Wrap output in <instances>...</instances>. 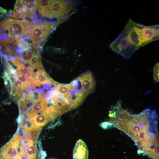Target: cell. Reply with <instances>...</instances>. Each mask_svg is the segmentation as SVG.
Returning a JSON list of instances; mask_svg holds the SVG:
<instances>
[{
    "instance_id": "15",
    "label": "cell",
    "mask_w": 159,
    "mask_h": 159,
    "mask_svg": "<svg viewBox=\"0 0 159 159\" xmlns=\"http://www.w3.org/2000/svg\"><path fill=\"white\" fill-rule=\"evenodd\" d=\"M7 10L4 9L2 7H0V21L6 19V17L8 15L7 12Z\"/></svg>"
},
{
    "instance_id": "14",
    "label": "cell",
    "mask_w": 159,
    "mask_h": 159,
    "mask_svg": "<svg viewBox=\"0 0 159 159\" xmlns=\"http://www.w3.org/2000/svg\"><path fill=\"white\" fill-rule=\"evenodd\" d=\"M153 77L155 80L159 82V63L156 64L153 69Z\"/></svg>"
},
{
    "instance_id": "1",
    "label": "cell",
    "mask_w": 159,
    "mask_h": 159,
    "mask_svg": "<svg viewBox=\"0 0 159 159\" xmlns=\"http://www.w3.org/2000/svg\"><path fill=\"white\" fill-rule=\"evenodd\" d=\"M112 126L124 132L134 140L139 154H148L159 149L158 115L147 109L138 114H131L122 107L119 101L110 110Z\"/></svg>"
},
{
    "instance_id": "3",
    "label": "cell",
    "mask_w": 159,
    "mask_h": 159,
    "mask_svg": "<svg viewBox=\"0 0 159 159\" xmlns=\"http://www.w3.org/2000/svg\"><path fill=\"white\" fill-rule=\"evenodd\" d=\"M37 11L41 17L60 19L73 8L72 1L63 0H37Z\"/></svg>"
},
{
    "instance_id": "4",
    "label": "cell",
    "mask_w": 159,
    "mask_h": 159,
    "mask_svg": "<svg viewBox=\"0 0 159 159\" xmlns=\"http://www.w3.org/2000/svg\"><path fill=\"white\" fill-rule=\"evenodd\" d=\"M33 22L26 19L9 18L0 23L1 36L14 42L27 35Z\"/></svg>"
},
{
    "instance_id": "2",
    "label": "cell",
    "mask_w": 159,
    "mask_h": 159,
    "mask_svg": "<svg viewBox=\"0 0 159 159\" xmlns=\"http://www.w3.org/2000/svg\"><path fill=\"white\" fill-rule=\"evenodd\" d=\"M159 38V25L144 26L128 20L124 30L110 47L125 58H130L140 47Z\"/></svg>"
},
{
    "instance_id": "16",
    "label": "cell",
    "mask_w": 159,
    "mask_h": 159,
    "mask_svg": "<svg viewBox=\"0 0 159 159\" xmlns=\"http://www.w3.org/2000/svg\"><path fill=\"white\" fill-rule=\"evenodd\" d=\"M100 126H101L103 128L106 129L110 128L112 125L111 123L110 122H106L101 123L100 124Z\"/></svg>"
},
{
    "instance_id": "7",
    "label": "cell",
    "mask_w": 159,
    "mask_h": 159,
    "mask_svg": "<svg viewBox=\"0 0 159 159\" xmlns=\"http://www.w3.org/2000/svg\"><path fill=\"white\" fill-rule=\"evenodd\" d=\"M82 85L81 92L86 97L95 88V83L92 73L89 71L85 72L76 79Z\"/></svg>"
},
{
    "instance_id": "9",
    "label": "cell",
    "mask_w": 159,
    "mask_h": 159,
    "mask_svg": "<svg viewBox=\"0 0 159 159\" xmlns=\"http://www.w3.org/2000/svg\"><path fill=\"white\" fill-rule=\"evenodd\" d=\"M88 150L85 143L81 139L77 142L73 152V159H88Z\"/></svg>"
},
{
    "instance_id": "12",
    "label": "cell",
    "mask_w": 159,
    "mask_h": 159,
    "mask_svg": "<svg viewBox=\"0 0 159 159\" xmlns=\"http://www.w3.org/2000/svg\"><path fill=\"white\" fill-rule=\"evenodd\" d=\"M17 41L18 48L21 52L28 49L31 47L32 45L23 38Z\"/></svg>"
},
{
    "instance_id": "5",
    "label": "cell",
    "mask_w": 159,
    "mask_h": 159,
    "mask_svg": "<svg viewBox=\"0 0 159 159\" xmlns=\"http://www.w3.org/2000/svg\"><path fill=\"white\" fill-rule=\"evenodd\" d=\"M58 23L48 21L33 22L29 33L23 38L31 45L40 49Z\"/></svg>"
},
{
    "instance_id": "8",
    "label": "cell",
    "mask_w": 159,
    "mask_h": 159,
    "mask_svg": "<svg viewBox=\"0 0 159 159\" xmlns=\"http://www.w3.org/2000/svg\"><path fill=\"white\" fill-rule=\"evenodd\" d=\"M21 58L17 57L14 59L10 60L13 64L15 66L18 70L26 77L37 86H40V84L32 74L29 69L26 67L21 62Z\"/></svg>"
},
{
    "instance_id": "13",
    "label": "cell",
    "mask_w": 159,
    "mask_h": 159,
    "mask_svg": "<svg viewBox=\"0 0 159 159\" xmlns=\"http://www.w3.org/2000/svg\"><path fill=\"white\" fill-rule=\"evenodd\" d=\"M15 75L16 77L25 85L31 86V82L17 69H15Z\"/></svg>"
},
{
    "instance_id": "11",
    "label": "cell",
    "mask_w": 159,
    "mask_h": 159,
    "mask_svg": "<svg viewBox=\"0 0 159 159\" xmlns=\"http://www.w3.org/2000/svg\"><path fill=\"white\" fill-rule=\"evenodd\" d=\"M22 3L27 11L35 13L37 11V0H21Z\"/></svg>"
},
{
    "instance_id": "6",
    "label": "cell",
    "mask_w": 159,
    "mask_h": 159,
    "mask_svg": "<svg viewBox=\"0 0 159 159\" xmlns=\"http://www.w3.org/2000/svg\"><path fill=\"white\" fill-rule=\"evenodd\" d=\"M20 54L23 62L30 67L38 69L42 68L39 49L32 45L29 49L21 52Z\"/></svg>"
},
{
    "instance_id": "10",
    "label": "cell",
    "mask_w": 159,
    "mask_h": 159,
    "mask_svg": "<svg viewBox=\"0 0 159 159\" xmlns=\"http://www.w3.org/2000/svg\"><path fill=\"white\" fill-rule=\"evenodd\" d=\"M35 77L41 84H51L54 81L49 76L45 71L42 68L38 69L35 74Z\"/></svg>"
}]
</instances>
